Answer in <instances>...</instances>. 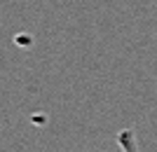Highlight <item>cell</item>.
I'll return each instance as SVG.
<instances>
[{
	"mask_svg": "<svg viewBox=\"0 0 157 152\" xmlns=\"http://www.w3.org/2000/svg\"><path fill=\"white\" fill-rule=\"evenodd\" d=\"M117 145L122 152H143L141 145H138V138L134 133V129H122L117 133Z\"/></svg>",
	"mask_w": 157,
	"mask_h": 152,
	"instance_id": "6da1fadb",
	"label": "cell"
}]
</instances>
